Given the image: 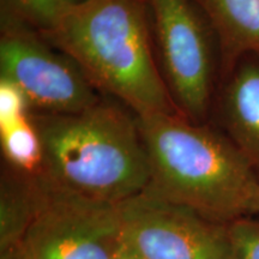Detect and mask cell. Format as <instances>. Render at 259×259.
Returning <instances> with one entry per match:
<instances>
[{
  "label": "cell",
  "mask_w": 259,
  "mask_h": 259,
  "mask_svg": "<svg viewBox=\"0 0 259 259\" xmlns=\"http://www.w3.org/2000/svg\"><path fill=\"white\" fill-rule=\"evenodd\" d=\"M79 66L92 85L136 116L180 114L155 57L148 0H89L71 5L42 35Z\"/></svg>",
  "instance_id": "6da1fadb"
},
{
  "label": "cell",
  "mask_w": 259,
  "mask_h": 259,
  "mask_svg": "<svg viewBox=\"0 0 259 259\" xmlns=\"http://www.w3.org/2000/svg\"><path fill=\"white\" fill-rule=\"evenodd\" d=\"M124 241L144 259H234L225 223L141 193L119 204Z\"/></svg>",
  "instance_id": "52a82bcc"
},
{
  "label": "cell",
  "mask_w": 259,
  "mask_h": 259,
  "mask_svg": "<svg viewBox=\"0 0 259 259\" xmlns=\"http://www.w3.org/2000/svg\"><path fill=\"white\" fill-rule=\"evenodd\" d=\"M32 112L24 93L10 80L0 78V127L24 120Z\"/></svg>",
  "instance_id": "5bb4252c"
},
{
  "label": "cell",
  "mask_w": 259,
  "mask_h": 259,
  "mask_svg": "<svg viewBox=\"0 0 259 259\" xmlns=\"http://www.w3.org/2000/svg\"><path fill=\"white\" fill-rule=\"evenodd\" d=\"M0 259H34L29 251L27 242L10 248L8 251L0 252Z\"/></svg>",
  "instance_id": "9a60e30c"
},
{
  "label": "cell",
  "mask_w": 259,
  "mask_h": 259,
  "mask_svg": "<svg viewBox=\"0 0 259 259\" xmlns=\"http://www.w3.org/2000/svg\"><path fill=\"white\" fill-rule=\"evenodd\" d=\"M148 5L155 57L171 101L190 121L205 124L215 92V32L193 0Z\"/></svg>",
  "instance_id": "277c9868"
},
{
  "label": "cell",
  "mask_w": 259,
  "mask_h": 259,
  "mask_svg": "<svg viewBox=\"0 0 259 259\" xmlns=\"http://www.w3.org/2000/svg\"><path fill=\"white\" fill-rule=\"evenodd\" d=\"M219 42L223 72L241 57L259 54V0H193Z\"/></svg>",
  "instance_id": "9c48e42d"
},
{
  "label": "cell",
  "mask_w": 259,
  "mask_h": 259,
  "mask_svg": "<svg viewBox=\"0 0 259 259\" xmlns=\"http://www.w3.org/2000/svg\"><path fill=\"white\" fill-rule=\"evenodd\" d=\"M118 259H144L143 257H141V255L136 253L135 251H132L131 248L127 247V246H124V248H122L121 253L119 254Z\"/></svg>",
  "instance_id": "e0dca14e"
},
{
  "label": "cell",
  "mask_w": 259,
  "mask_h": 259,
  "mask_svg": "<svg viewBox=\"0 0 259 259\" xmlns=\"http://www.w3.org/2000/svg\"><path fill=\"white\" fill-rule=\"evenodd\" d=\"M40 181L27 242L34 259H118L125 246L119 204L97 202Z\"/></svg>",
  "instance_id": "8992f818"
},
{
  "label": "cell",
  "mask_w": 259,
  "mask_h": 259,
  "mask_svg": "<svg viewBox=\"0 0 259 259\" xmlns=\"http://www.w3.org/2000/svg\"><path fill=\"white\" fill-rule=\"evenodd\" d=\"M65 2H66L67 4H69V5H72V6H74V5L83 4V3L89 2V0H65Z\"/></svg>",
  "instance_id": "ac0fdd59"
},
{
  "label": "cell",
  "mask_w": 259,
  "mask_h": 259,
  "mask_svg": "<svg viewBox=\"0 0 259 259\" xmlns=\"http://www.w3.org/2000/svg\"><path fill=\"white\" fill-rule=\"evenodd\" d=\"M42 145L38 179L97 202L120 204L143 193L149 168L137 118L100 99L76 113L32 112Z\"/></svg>",
  "instance_id": "3957f363"
},
{
  "label": "cell",
  "mask_w": 259,
  "mask_h": 259,
  "mask_svg": "<svg viewBox=\"0 0 259 259\" xmlns=\"http://www.w3.org/2000/svg\"><path fill=\"white\" fill-rule=\"evenodd\" d=\"M225 78L219 101L221 125L259 178V54L241 57Z\"/></svg>",
  "instance_id": "ba28073f"
},
{
  "label": "cell",
  "mask_w": 259,
  "mask_h": 259,
  "mask_svg": "<svg viewBox=\"0 0 259 259\" xmlns=\"http://www.w3.org/2000/svg\"><path fill=\"white\" fill-rule=\"evenodd\" d=\"M40 181L2 163L0 252L23 244L40 203Z\"/></svg>",
  "instance_id": "30bf717a"
},
{
  "label": "cell",
  "mask_w": 259,
  "mask_h": 259,
  "mask_svg": "<svg viewBox=\"0 0 259 259\" xmlns=\"http://www.w3.org/2000/svg\"><path fill=\"white\" fill-rule=\"evenodd\" d=\"M136 118L149 168L144 194L225 225L248 215L259 178L225 134L181 114Z\"/></svg>",
  "instance_id": "7a4b0ae2"
},
{
  "label": "cell",
  "mask_w": 259,
  "mask_h": 259,
  "mask_svg": "<svg viewBox=\"0 0 259 259\" xmlns=\"http://www.w3.org/2000/svg\"><path fill=\"white\" fill-rule=\"evenodd\" d=\"M0 78L17 85L35 113H76L101 99L67 54L40 32L12 22H2Z\"/></svg>",
  "instance_id": "5b68a950"
},
{
  "label": "cell",
  "mask_w": 259,
  "mask_h": 259,
  "mask_svg": "<svg viewBox=\"0 0 259 259\" xmlns=\"http://www.w3.org/2000/svg\"><path fill=\"white\" fill-rule=\"evenodd\" d=\"M234 259H259V220L247 215L227 223Z\"/></svg>",
  "instance_id": "4fadbf2b"
},
{
  "label": "cell",
  "mask_w": 259,
  "mask_h": 259,
  "mask_svg": "<svg viewBox=\"0 0 259 259\" xmlns=\"http://www.w3.org/2000/svg\"><path fill=\"white\" fill-rule=\"evenodd\" d=\"M3 164L31 178L42 173V145L32 114L14 125L0 127Z\"/></svg>",
  "instance_id": "8fae6325"
},
{
  "label": "cell",
  "mask_w": 259,
  "mask_h": 259,
  "mask_svg": "<svg viewBox=\"0 0 259 259\" xmlns=\"http://www.w3.org/2000/svg\"><path fill=\"white\" fill-rule=\"evenodd\" d=\"M70 6L65 0H2V22L22 24L45 35L59 24Z\"/></svg>",
  "instance_id": "7c38bea8"
},
{
  "label": "cell",
  "mask_w": 259,
  "mask_h": 259,
  "mask_svg": "<svg viewBox=\"0 0 259 259\" xmlns=\"http://www.w3.org/2000/svg\"><path fill=\"white\" fill-rule=\"evenodd\" d=\"M248 213H258L259 215V183L255 185L252 192L250 203H248Z\"/></svg>",
  "instance_id": "2e32d148"
}]
</instances>
